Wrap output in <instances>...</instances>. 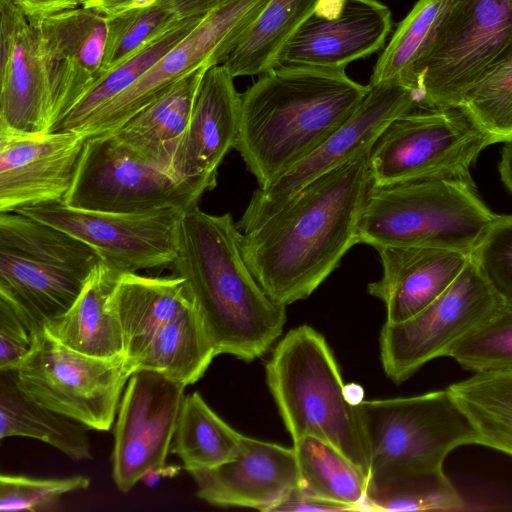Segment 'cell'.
Listing matches in <instances>:
<instances>
[{
    "mask_svg": "<svg viewBox=\"0 0 512 512\" xmlns=\"http://www.w3.org/2000/svg\"><path fill=\"white\" fill-rule=\"evenodd\" d=\"M369 151L305 186L257 228L241 232L243 258L274 302L287 306L309 297L359 243L372 184Z\"/></svg>",
    "mask_w": 512,
    "mask_h": 512,
    "instance_id": "6da1fadb",
    "label": "cell"
},
{
    "mask_svg": "<svg viewBox=\"0 0 512 512\" xmlns=\"http://www.w3.org/2000/svg\"><path fill=\"white\" fill-rule=\"evenodd\" d=\"M232 215H212L197 205L182 218L177 255L169 265L181 277L217 355L251 362L281 336L286 306L262 289L240 249Z\"/></svg>",
    "mask_w": 512,
    "mask_h": 512,
    "instance_id": "7a4b0ae2",
    "label": "cell"
},
{
    "mask_svg": "<svg viewBox=\"0 0 512 512\" xmlns=\"http://www.w3.org/2000/svg\"><path fill=\"white\" fill-rule=\"evenodd\" d=\"M370 86L345 69L278 66L241 93L235 149L258 186H265L335 133Z\"/></svg>",
    "mask_w": 512,
    "mask_h": 512,
    "instance_id": "3957f363",
    "label": "cell"
},
{
    "mask_svg": "<svg viewBox=\"0 0 512 512\" xmlns=\"http://www.w3.org/2000/svg\"><path fill=\"white\" fill-rule=\"evenodd\" d=\"M266 380L293 443L317 438L342 453L369 478L370 449L358 405L326 339L309 325L290 330L266 364Z\"/></svg>",
    "mask_w": 512,
    "mask_h": 512,
    "instance_id": "277c9868",
    "label": "cell"
},
{
    "mask_svg": "<svg viewBox=\"0 0 512 512\" xmlns=\"http://www.w3.org/2000/svg\"><path fill=\"white\" fill-rule=\"evenodd\" d=\"M496 216L475 184L451 179L371 184L359 220V243L471 254Z\"/></svg>",
    "mask_w": 512,
    "mask_h": 512,
    "instance_id": "5b68a950",
    "label": "cell"
},
{
    "mask_svg": "<svg viewBox=\"0 0 512 512\" xmlns=\"http://www.w3.org/2000/svg\"><path fill=\"white\" fill-rule=\"evenodd\" d=\"M512 57V0H450L409 87L418 107L459 106L467 92Z\"/></svg>",
    "mask_w": 512,
    "mask_h": 512,
    "instance_id": "8992f818",
    "label": "cell"
},
{
    "mask_svg": "<svg viewBox=\"0 0 512 512\" xmlns=\"http://www.w3.org/2000/svg\"><path fill=\"white\" fill-rule=\"evenodd\" d=\"M369 449V480L443 468L461 445L478 444L476 430L447 389L359 405Z\"/></svg>",
    "mask_w": 512,
    "mask_h": 512,
    "instance_id": "52a82bcc",
    "label": "cell"
},
{
    "mask_svg": "<svg viewBox=\"0 0 512 512\" xmlns=\"http://www.w3.org/2000/svg\"><path fill=\"white\" fill-rule=\"evenodd\" d=\"M496 143L462 107L414 109L391 121L368 155L373 185L420 179L474 184L471 167Z\"/></svg>",
    "mask_w": 512,
    "mask_h": 512,
    "instance_id": "ba28073f",
    "label": "cell"
},
{
    "mask_svg": "<svg viewBox=\"0 0 512 512\" xmlns=\"http://www.w3.org/2000/svg\"><path fill=\"white\" fill-rule=\"evenodd\" d=\"M134 372L125 355L89 356L43 332L15 375L20 388L37 403L89 429L109 431Z\"/></svg>",
    "mask_w": 512,
    "mask_h": 512,
    "instance_id": "9c48e42d",
    "label": "cell"
},
{
    "mask_svg": "<svg viewBox=\"0 0 512 512\" xmlns=\"http://www.w3.org/2000/svg\"><path fill=\"white\" fill-rule=\"evenodd\" d=\"M204 191L136 154L113 133L87 137L70 190L69 207L141 213L165 207L186 210Z\"/></svg>",
    "mask_w": 512,
    "mask_h": 512,
    "instance_id": "30bf717a",
    "label": "cell"
},
{
    "mask_svg": "<svg viewBox=\"0 0 512 512\" xmlns=\"http://www.w3.org/2000/svg\"><path fill=\"white\" fill-rule=\"evenodd\" d=\"M269 0H223L171 50L76 132L111 133L194 71L225 62L239 38Z\"/></svg>",
    "mask_w": 512,
    "mask_h": 512,
    "instance_id": "8fae6325",
    "label": "cell"
},
{
    "mask_svg": "<svg viewBox=\"0 0 512 512\" xmlns=\"http://www.w3.org/2000/svg\"><path fill=\"white\" fill-rule=\"evenodd\" d=\"M502 303L470 256L451 285L413 317L384 323L381 362L396 384L427 362L446 356L451 346L485 320Z\"/></svg>",
    "mask_w": 512,
    "mask_h": 512,
    "instance_id": "7c38bea8",
    "label": "cell"
},
{
    "mask_svg": "<svg viewBox=\"0 0 512 512\" xmlns=\"http://www.w3.org/2000/svg\"><path fill=\"white\" fill-rule=\"evenodd\" d=\"M188 210L165 207L141 213L77 209L63 202L19 212L57 227L89 245L100 260L120 273L169 266L178 250L180 224Z\"/></svg>",
    "mask_w": 512,
    "mask_h": 512,
    "instance_id": "4fadbf2b",
    "label": "cell"
},
{
    "mask_svg": "<svg viewBox=\"0 0 512 512\" xmlns=\"http://www.w3.org/2000/svg\"><path fill=\"white\" fill-rule=\"evenodd\" d=\"M417 106L415 92L399 82L370 86L362 103L335 133L272 182L258 186L236 223L238 229L245 233L260 226L305 186L369 151L391 121Z\"/></svg>",
    "mask_w": 512,
    "mask_h": 512,
    "instance_id": "5bb4252c",
    "label": "cell"
},
{
    "mask_svg": "<svg viewBox=\"0 0 512 512\" xmlns=\"http://www.w3.org/2000/svg\"><path fill=\"white\" fill-rule=\"evenodd\" d=\"M185 388L155 371L130 376L114 428L112 477L120 492H129L148 469L166 463Z\"/></svg>",
    "mask_w": 512,
    "mask_h": 512,
    "instance_id": "9a60e30c",
    "label": "cell"
},
{
    "mask_svg": "<svg viewBox=\"0 0 512 512\" xmlns=\"http://www.w3.org/2000/svg\"><path fill=\"white\" fill-rule=\"evenodd\" d=\"M391 29V11L379 0H320L277 67L345 69L383 48Z\"/></svg>",
    "mask_w": 512,
    "mask_h": 512,
    "instance_id": "2e32d148",
    "label": "cell"
},
{
    "mask_svg": "<svg viewBox=\"0 0 512 512\" xmlns=\"http://www.w3.org/2000/svg\"><path fill=\"white\" fill-rule=\"evenodd\" d=\"M37 27L51 97V132L100 77L107 17L81 6L43 18Z\"/></svg>",
    "mask_w": 512,
    "mask_h": 512,
    "instance_id": "e0dca14e",
    "label": "cell"
},
{
    "mask_svg": "<svg viewBox=\"0 0 512 512\" xmlns=\"http://www.w3.org/2000/svg\"><path fill=\"white\" fill-rule=\"evenodd\" d=\"M0 136H36L51 130V97L37 22L11 0H0Z\"/></svg>",
    "mask_w": 512,
    "mask_h": 512,
    "instance_id": "ac0fdd59",
    "label": "cell"
},
{
    "mask_svg": "<svg viewBox=\"0 0 512 512\" xmlns=\"http://www.w3.org/2000/svg\"><path fill=\"white\" fill-rule=\"evenodd\" d=\"M87 137L76 131L0 136V212L63 202Z\"/></svg>",
    "mask_w": 512,
    "mask_h": 512,
    "instance_id": "d6986e66",
    "label": "cell"
},
{
    "mask_svg": "<svg viewBox=\"0 0 512 512\" xmlns=\"http://www.w3.org/2000/svg\"><path fill=\"white\" fill-rule=\"evenodd\" d=\"M197 496L219 507L272 509L301 487L294 448L243 437L237 455L211 469L189 473Z\"/></svg>",
    "mask_w": 512,
    "mask_h": 512,
    "instance_id": "ffe728a7",
    "label": "cell"
},
{
    "mask_svg": "<svg viewBox=\"0 0 512 512\" xmlns=\"http://www.w3.org/2000/svg\"><path fill=\"white\" fill-rule=\"evenodd\" d=\"M233 79L223 63L205 71L188 129L174 158V173L204 192L216 187L218 168L238 139L241 93Z\"/></svg>",
    "mask_w": 512,
    "mask_h": 512,
    "instance_id": "44dd1931",
    "label": "cell"
},
{
    "mask_svg": "<svg viewBox=\"0 0 512 512\" xmlns=\"http://www.w3.org/2000/svg\"><path fill=\"white\" fill-rule=\"evenodd\" d=\"M382 276L367 286L386 309L385 323L405 321L439 297L464 269L471 254L426 247L379 245L374 247Z\"/></svg>",
    "mask_w": 512,
    "mask_h": 512,
    "instance_id": "7402d4cb",
    "label": "cell"
},
{
    "mask_svg": "<svg viewBox=\"0 0 512 512\" xmlns=\"http://www.w3.org/2000/svg\"><path fill=\"white\" fill-rule=\"evenodd\" d=\"M122 273L100 261L70 309L45 329L49 337L77 352L98 357L124 355L121 323L112 295Z\"/></svg>",
    "mask_w": 512,
    "mask_h": 512,
    "instance_id": "603a6c76",
    "label": "cell"
},
{
    "mask_svg": "<svg viewBox=\"0 0 512 512\" xmlns=\"http://www.w3.org/2000/svg\"><path fill=\"white\" fill-rule=\"evenodd\" d=\"M90 274L0 248V294L20 310L36 336L70 309Z\"/></svg>",
    "mask_w": 512,
    "mask_h": 512,
    "instance_id": "cb8c5ba5",
    "label": "cell"
},
{
    "mask_svg": "<svg viewBox=\"0 0 512 512\" xmlns=\"http://www.w3.org/2000/svg\"><path fill=\"white\" fill-rule=\"evenodd\" d=\"M112 301L122 327L124 355L131 364L165 325L195 303L181 277L138 273L120 275Z\"/></svg>",
    "mask_w": 512,
    "mask_h": 512,
    "instance_id": "d4e9b609",
    "label": "cell"
},
{
    "mask_svg": "<svg viewBox=\"0 0 512 512\" xmlns=\"http://www.w3.org/2000/svg\"><path fill=\"white\" fill-rule=\"evenodd\" d=\"M208 68H200L178 81L111 133L143 159L175 174L174 158L188 129L200 81Z\"/></svg>",
    "mask_w": 512,
    "mask_h": 512,
    "instance_id": "484cf974",
    "label": "cell"
},
{
    "mask_svg": "<svg viewBox=\"0 0 512 512\" xmlns=\"http://www.w3.org/2000/svg\"><path fill=\"white\" fill-rule=\"evenodd\" d=\"M83 424L30 398L18 385L15 370L0 371V439L30 437L56 448L74 461L92 458Z\"/></svg>",
    "mask_w": 512,
    "mask_h": 512,
    "instance_id": "4316f807",
    "label": "cell"
},
{
    "mask_svg": "<svg viewBox=\"0 0 512 512\" xmlns=\"http://www.w3.org/2000/svg\"><path fill=\"white\" fill-rule=\"evenodd\" d=\"M216 356L194 303L165 325L132 364L135 371H155L188 386L205 374Z\"/></svg>",
    "mask_w": 512,
    "mask_h": 512,
    "instance_id": "83f0119b",
    "label": "cell"
},
{
    "mask_svg": "<svg viewBox=\"0 0 512 512\" xmlns=\"http://www.w3.org/2000/svg\"><path fill=\"white\" fill-rule=\"evenodd\" d=\"M320 0H269L223 63L232 76L262 75L279 56Z\"/></svg>",
    "mask_w": 512,
    "mask_h": 512,
    "instance_id": "f1b7e54d",
    "label": "cell"
},
{
    "mask_svg": "<svg viewBox=\"0 0 512 512\" xmlns=\"http://www.w3.org/2000/svg\"><path fill=\"white\" fill-rule=\"evenodd\" d=\"M243 437L194 392L183 399L170 453L180 458L188 473L211 469L233 459Z\"/></svg>",
    "mask_w": 512,
    "mask_h": 512,
    "instance_id": "f546056e",
    "label": "cell"
},
{
    "mask_svg": "<svg viewBox=\"0 0 512 512\" xmlns=\"http://www.w3.org/2000/svg\"><path fill=\"white\" fill-rule=\"evenodd\" d=\"M0 248L28 260L86 274L101 261L83 241L19 212H0Z\"/></svg>",
    "mask_w": 512,
    "mask_h": 512,
    "instance_id": "4dcf8cb0",
    "label": "cell"
},
{
    "mask_svg": "<svg viewBox=\"0 0 512 512\" xmlns=\"http://www.w3.org/2000/svg\"><path fill=\"white\" fill-rule=\"evenodd\" d=\"M448 390L473 424L478 444L512 456V371L475 373Z\"/></svg>",
    "mask_w": 512,
    "mask_h": 512,
    "instance_id": "1f68e13d",
    "label": "cell"
},
{
    "mask_svg": "<svg viewBox=\"0 0 512 512\" xmlns=\"http://www.w3.org/2000/svg\"><path fill=\"white\" fill-rule=\"evenodd\" d=\"M301 476V489L306 493L366 511L368 477L331 445L306 436L293 443Z\"/></svg>",
    "mask_w": 512,
    "mask_h": 512,
    "instance_id": "d6a6232c",
    "label": "cell"
},
{
    "mask_svg": "<svg viewBox=\"0 0 512 512\" xmlns=\"http://www.w3.org/2000/svg\"><path fill=\"white\" fill-rule=\"evenodd\" d=\"M202 16L179 19L147 41L124 64L97 80L53 131H77L93 114L128 89L177 45Z\"/></svg>",
    "mask_w": 512,
    "mask_h": 512,
    "instance_id": "836d02e7",
    "label": "cell"
},
{
    "mask_svg": "<svg viewBox=\"0 0 512 512\" xmlns=\"http://www.w3.org/2000/svg\"><path fill=\"white\" fill-rule=\"evenodd\" d=\"M450 0H418L398 24L377 59L369 85L395 81L409 87L415 66L427 54Z\"/></svg>",
    "mask_w": 512,
    "mask_h": 512,
    "instance_id": "e575fe53",
    "label": "cell"
},
{
    "mask_svg": "<svg viewBox=\"0 0 512 512\" xmlns=\"http://www.w3.org/2000/svg\"><path fill=\"white\" fill-rule=\"evenodd\" d=\"M366 511H457L464 500L441 469L369 480Z\"/></svg>",
    "mask_w": 512,
    "mask_h": 512,
    "instance_id": "d590c367",
    "label": "cell"
},
{
    "mask_svg": "<svg viewBox=\"0 0 512 512\" xmlns=\"http://www.w3.org/2000/svg\"><path fill=\"white\" fill-rule=\"evenodd\" d=\"M466 370L475 373L512 371V305L494 311L447 351Z\"/></svg>",
    "mask_w": 512,
    "mask_h": 512,
    "instance_id": "8d00e7d4",
    "label": "cell"
},
{
    "mask_svg": "<svg viewBox=\"0 0 512 512\" xmlns=\"http://www.w3.org/2000/svg\"><path fill=\"white\" fill-rule=\"evenodd\" d=\"M107 17V36L99 79L129 60L147 41L179 20L171 0H157ZM98 79V80H99Z\"/></svg>",
    "mask_w": 512,
    "mask_h": 512,
    "instance_id": "74e56055",
    "label": "cell"
},
{
    "mask_svg": "<svg viewBox=\"0 0 512 512\" xmlns=\"http://www.w3.org/2000/svg\"><path fill=\"white\" fill-rule=\"evenodd\" d=\"M459 106L496 143L512 141V57L472 87Z\"/></svg>",
    "mask_w": 512,
    "mask_h": 512,
    "instance_id": "f35d334b",
    "label": "cell"
},
{
    "mask_svg": "<svg viewBox=\"0 0 512 512\" xmlns=\"http://www.w3.org/2000/svg\"><path fill=\"white\" fill-rule=\"evenodd\" d=\"M89 486L90 479L84 475L34 478L2 474L0 476V511H56L65 494L87 490Z\"/></svg>",
    "mask_w": 512,
    "mask_h": 512,
    "instance_id": "ab89813d",
    "label": "cell"
},
{
    "mask_svg": "<svg viewBox=\"0 0 512 512\" xmlns=\"http://www.w3.org/2000/svg\"><path fill=\"white\" fill-rule=\"evenodd\" d=\"M471 257L492 290L512 305V215H497Z\"/></svg>",
    "mask_w": 512,
    "mask_h": 512,
    "instance_id": "60d3db41",
    "label": "cell"
},
{
    "mask_svg": "<svg viewBox=\"0 0 512 512\" xmlns=\"http://www.w3.org/2000/svg\"><path fill=\"white\" fill-rule=\"evenodd\" d=\"M37 337L20 310L0 294V371L16 370Z\"/></svg>",
    "mask_w": 512,
    "mask_h": 512,
    "instance_id": "b9f144b4",
    "label": "cell"
},
{
    "mask_svg": "<svg viewBox=\"0 0 512 512\" xmlns=\"http://www.w3.org/2000/svg\"><path fill=\"white\" fill-rule=\"evenodd\" d=\"M302 511H357L354 507L328 501L312 496L301 489V487L291 491L282 499L271 512H302Z\"/></svg>",
    "mask_w": 512,
    "mask_h": 512,
    "instance_id": "7bdbcfd3",
    "label": "cell"
},
{
    "mask_svg": "<svg viewBox=\"0 0 512 512\" xmlns=\"http://www.w3.org/2000/svg\"><path fill=\"white\" fill-rule=\"evenodd\" d=\"M31 21L83 6L79 0H11Z\"/></svg>",
    "mask_w": 512,
    "mask_h": 512,
    "instance_id": "ee69618b",
    "label": "cell"
},
{
    "mask_svg": "<svg viewBox=\"0 0 512 512\" xmlns=\"http://www.w3.org/2000/svg\"><path fill=\"white\" fill-rule=\"evenodd\" d=\"M223 0H171L173 10L179 19L202 16Z\"/></svg>",
    "mask_w": 512,
    "mask_h": 512,
    "instance_id": "f6af8a7d",
    "label": "cell"
},
{
    "mask_svg": "<svg viewBox=\"0 0 512 512\" xmlns=\"http://www.w3.org/2000/svg\"><path fill=\"white\" fill-rule=\"evenodd\" d=\"M181 466L173 464H162L148 469L140 481L149 488H155L163 479L173 478L181 471Z\"/></svg>",
    "mask_w": 512,
    "mask_h": 512,
    "instance_id": "bcb514c9",
    "label": "cell"
},
{
    "mask_svg": "<svg viewBox=\"0 0 512 512\" xmlns=\"http://www.w3.org/2000/svg\"><path fill=\"white\" fill-rule=\"evenodd\" d=\"M134 0H86L83 7L93 9L105 16L126 10Z\"/></svg>",
    "mask_w": 512,
    "mask_h": 512,
    "instance_id": "7dc6e473",
    "label": "cell"
},
{
    "mask_svg": "<svg viewBox=\"0 0 512 512\" xmlns=\"http://www.w3.org/2000/svg\"><path fill=\"white\" fill-rule=\"evenodd\" d=\"M500 178L512 195V141L506 142L498 165Z\"/></svg>",
    "mask_w": 512,
    "mask_h": 512,
    "instance_id": "c3c4849f",
    "label": "cell"
},
{
    "mask_svg": "<svg viewBox=\"0 0 512 512\" xmlns=\"http://www.w3.org/2000/svg\"><path fill=\"white\" fill-rule=\"evenodd\" d=\"M344 394L346 399L352 405H359L364 401V389L356 383H349L344 385Z\"/></svg>",
    "mask_w": 512,
    "mask_h": 512,
    "instance_id": "681fc988",
    "label": "cell"
},
{
    "mask_svg": "<svg viewBox=\"0 0 512 512\" xmlns=\"http://www.w3.org/2000/svg\"><path fill=\"white\" fill-rule=\"evenodd\" d=\"M155 1L157 0H134L127 9L145 7L154 3Z\"/></svg>",
    "mask_w": 512,
    "mask_h": 512,
    "instance_id": "f907efd6",
    "label": "cell"
}]
</instances>
